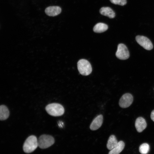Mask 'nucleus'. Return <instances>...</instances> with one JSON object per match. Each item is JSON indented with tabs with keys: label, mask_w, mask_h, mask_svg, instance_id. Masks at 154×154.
Here are the masks:
<instances>
[{
	"label": "nucleus",
	"mask_w": 154,
	"mask_h": 154,
	"mask_svg": "<svg viewBox=\"0 0 154 154\" xmlns=\"http://www.w3.org/2000/svg\"><path fill=\"white\" fill-rule=\"evenodd\" d=\"M103 121V116L99 115L95 117L92 121L90 125V128L92 130H95L101 127Z\"/></svg>",
	"instance_id": "6e6552de"
},
{
	"label": "nucleus",
	"mask_w": 154,
	"mask_h": 154,
	"mask_svg": "<svg viewBox=\"0 0 154 154\" xmlns=\"http://www.w3.org/2000/svg\"><path fill=\"white\" fill-rule=\"evenodd\" d=\"M9 116V112L7 107L5 105L0 106V120L1 121L7 119Z\"/></svg>",
	"instance_id": "f8f14e48"
},
{
	"label": "nucleus",
	"mask_w": 154,
	"mask_h": 154,
	"mask_svg": "<svg viewBox=\"0 0 154 154\" xmlns=\"http://www.w3.org/2000/svg\"><path fill=\"white\" fill-rule=\"evenodd\" d=\"M45 110L50 115L53 116H59L63 115L64 112L63 107L57 103L49 104L46 106Z\"/></svg>",
	"instance_id": "f03ea898"
},
{
	"label": "nucleus",
	"mask_w": 154,
	"mask_h": 154,
	"mask_svg": "<svg viewBox=\"0 0 154 154\" xmlns=\"http://www.w3.org/2000/svg\"><path fill=\"white\" fill-rule=\"evenodd\" d=\"M150 147L149 145L146 143L141 145L139 148V152L142 154L147 153L149 151Z\"/></svg>",
	"instance_id": "dca6fc26"
},
{
	"label": "nucleus",
	"mask_w": 154,
	"mask_h": 154,
	"mask_svg": "<svg viewBox=\"0 0 154 154\" xmlns=\"http://www.w3.org/2000/svg\"><path fill=\"white\" fill-rule=\"evenodd\" d=\"M135 40L139 44L146 50H150L153 48V46L152 42L145 36L137 35L135 37Z\"/></svg>",
	"instance_id": "423d86ee"
},
{
	"label": "nucleus",
	"mask_w": 154,
	"mask_h": 154,
	"mask_svg": "<svg viewBox=\"0 0 154 154\" xmlns=\"http://www.w3.org/2000/svg\"><path fill=\"white\" fill-rule=\"evenodd\" d=\"M100 13L110 18H113L115 16V13L113 10L108 7H102L100 10Z\"/></svg>",
	"instance_id": "9b49d317"
},
{
	"label": "nucleus",
	"mask_w": 154,
	"mask_h": 154,
	"mask_svg": "<svg viewBox=\"0 0 154 154\" xmlns=\"http://www.w3.org/2000/svg\"><path fill=\"white\" fill-rule=\"evenodd\" d=\"M61 12V8L58 6H51L46 8L45 13L49 16L54 17L60 14Z\"/></svg>",
	"instance_id": "1a4fd4ad"
},
{
	"label": "nucleus",
	"mask_w": 154,
	"mask_h": 154,
	"mask_svg": "<svg viewBox=\"0 0 154 154\" xmlns=\"http://www.w3.org/2000/svg\"><path fill=\"white\" fill-rule=\"evenodd\" d=\"M110 2L112 3L115 5L123 6L126 4V0H110Z\"/></svg>",
	"instance_id": "f3484780"
},
{
	"label": "nucleus",
	"mask_w": 154,
	"mask_h": 154,
	"mask_svg": "<svg viewBox=\"0 0 154 154\" xmlns=\"http://www.w3.org/2000/svg\"><path fill=\"white\" fill-rule=\"evenodd\" d=\"M133 100V97L131 94L129 93L125 94L119 100V106L123 108H127L132 104Z\"/></svg>",
	"instance_id": "0eeeda50"
},
{
	"label": "nucleus",
	"mask_w": 154,
	"mask_h": 154,
	"mask_svg": "<svg viewBox=\"0 0 154 154\" xmlns=\"http://www.w3.org/2000/svg\"><path fill=\"white\" fill-rule=\"evenodd\" d=\"M118 142L115 136L111 135L109 137L107 142V148L109 150H111L116 146Z\"/></svg>",
	"instance_id": "2eb2a0df"
},
{
	"label": "nucleus",
	"mask_w": 154,
	"mask_h": 154,
	"mask_svg": "<svg viewBox=\"0 0 154 154\" xmlns=\"http://www.w3.org/2000/svg\"><path fill=\"white\" fill-rule=\"evenodd\" d=\"M150 116L152 120L154 121V110H153L151 112Z\"/></svg>",
	"instance_id": "a211bd4d"
},
{
	"label": "nucleus",
	"mask_w": 154,
	"mask_h": 154,
	"mask_svg": "<svg viewBox=\"0 0 154 154\" xmlns=\"http://www.w3.org/2000/svg\"><path fill=\"white\" fill-rule=\"evenodd\" d=\"M135 126L138 132H142L147 126V123L145 120L141 117H138L136 120Z\"/></svg>",
	"instance_id": "9d476101"
},
{
	"label": "nucleus",
	"mask_w": 154,
	"mask_h": 154,
	"mask_svg": "<svg viewBox=\"0 0 154 154\" xmlns=\"http://www.w3.org/2000/svg\"><path fill=\"white\" fill-rule=\"evenodd\" d=\"M116 55L118 59L125 60L129 58V53L126 46L123 44L120 43L118 45Z\"/></svg>",
	"instance_id": "39448f33"
},
{
	"label": "nucleus",
	"mask_w": 154,
	"mask_h": 154,
	"mask_svg": "<svg viewBox=\"0 0 154 154\" xmlns=\"http://www.w3.org/2000/svg\"><path fill=\"white\" fill-rule=\"evenodd\" d=\"M54 139L51 135L44 134L41 135L38 140V146L41 149L48 148L54 143Z\"/></svg>",
	"instance_id": "20e7f679"
},
{
	"label": "nucleus",
	"mask_w": 154,
	"mask_h": 154,
	"mask_svg": "<svg viewBox=\"0 0 154 154\" xmlns=\"http://www.w3.org/2000/svg\"><path fill=\"white\" fill-rule=\"evenodd\" d=\"M108 25L106 24L100 23L96 24L93 28V31L96 33H102L106 31L108 29Z\"/></svg>",
	"instance_id": "4468645a"
},
{
	"label": "nucleus",
	"mask_w": 154,
	"mask_h": 154,
	"mask_svg": "<svg viewBox=\"0 0 154 154\" xmlns=\"http://www.w3.org/2000/svg\"><path fill=\"white\" fill-rule=\"evenodd\" d=\"M125 143L122 141H119L116 146L109 152V154H119L123 150Z\"/></svg>",
	"instance_id": "ddd939ff"
},
{
	"label": "nucleus",
	"mask_w": 154,
	"mask_h": 154,
	"mask_svg": "<svg viewBox=\"0 0 154 154\" xmlns=\"http://www.w3.org/2000/svg\"><path fill=\"white\" fill-rule=\"evenodd\" d=\"M38 146V140L36 137L31 135L25 140L23 145V149L25 153H30L35 150Z\"/></svg>",
	"instance_id": "f257e3e1"
},
{
	"label": "nucleus",
	"mask_w": 154,
	"mask_h": 154,
	"mask_svg": "<svg viewBox=\"0 0 154 154\" xmlns=\"http://www.w3.org/2000/svg\"><path fill=\"white\" fill-rule=\"evenodd\" d=\"M78 70L80 74L87 76L92 72V68L89 62L85 59H81L77 63Z\"/></svg>",
	"instance_id": "7ed1b4c3"
}]
</instances>
